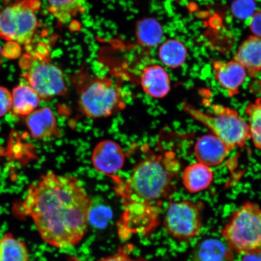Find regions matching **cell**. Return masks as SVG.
<instances>
[{
    "instance_id": "6da1fadb",
    "label": "cell",
    "mask_w": 261,
    "mask_h": 261,
    "mask_svg": "<svg viewBox=\"0 0 261 261\" xmlns=\"http://www.w3.org/2000/svg\"><path fill=\"white\" fill-rule=\"evenodd\" d=\"M92 205L76 177L48 172L29 187L20 210L31 218L45 243L64 249L86 236Z\"/></svg>"
},
{
    "instance_id": "7a4b0ae2",
    "label": "cell",
    "mask_w": 261,
    "mask_h": 261,
    "mask_svg": "<svg viewBox=\"0 0 261 261\" xmlns=\"http://www.w3.org/2000/svg\"><path fill=\"white\" fill-rule=\"evenodd\" d=\"M145 155L123 180L112 176L123 211L117 223L119 236L146 234L158 227L163 203L174 195L181 163L174 151H154L145 148Z\"/></svg>"
},
{
    "instance_id": "3957f363",
    "label": "cell",
    "mask_w": 261,
    "mask_h": 261,
    "mask_svg": "<svg viewBox=\"0 0 261 261\" xmlns=\"http://www.w3.org/2000/svg\"><path fill=\"white\" fill-rule=\"evenodd\" d=\"M19 60L21 76L41 99L65 96L68 92L63 70L52 63L50 50L45 43L26 45Z\"/></svg>"
},
{
    "instance_id": "277c9868",
    "label": "cell",
    "mask_w": 261,
    "mask_h": 261,
    "mask_svg": "<svg viewBox=\"0 0 261 261\" xmlns=\"http://www.w3.org/2000/svg\"><path fill=\"white\" fill-rule=\"evenodd\" d=\"M81 112L91 119L106 118L126 106L117 84L106 76L80 72L73 77Z\"/></svg>"
},
{
    "instance_id": "5b68a950",
    "label": "cell",
    "mask_w": 261,
    "mask_h": 261,
    "mask_svg": "<svg viewBox=\"0 0 261 261\" xmlns=\"http://www.w3.org/2000/svg\"><path fill=\"white\" fill-rule=\"evenodd\" d=\"M182 108L192 119L210 129L230 151L244 148L250 139L249 125L236 110L215 104L211 113H204L187 102Z\"/></svg>"
},
{
    "instance_id": "8992f818",
    "label": "cell",
    "mask_w": 261,
    "mask_h": 261,
    "mask_svg": "<svg viewBox=\"0 0 261 261\" xmlns=\"http://www.w3.org/2000/svg\"><path fill=\"white\" fill-rule=\"evenodd\" d=\"M221 232L233 252L244 254L261 249V208L246 201L233 212Z\"/></svg>"
},
{
    "instance_id": "52a82bcc",
    "label": "cell",
    "mask_w": 261,
    "mask_h": 261,
    "mask_svg": "<svg viewBox=\"0 0 261 261\" xmlns=\"http://www.w3.org/2000/svg\"><path fill=\"white\" fill-rule=\"evenodd\" d=\"M41 0H16L0 10V39L24 46L34 42Z\"/></svg>"
},
{
    "instance_id": "ba28073f",
    "label": "cell",
    "mask_w": 261,
    "mask_h": 261,
    "mask_svg": "<svg viewBox=\"0 0 261 261\" xmlns=\"http://www.w3.org/2000/svg\"><path fill=\"white\" fill-rule=\"evenodd\" d=\"M203 202L182 200L171 202L164 217L167 233L180 242H188L200 234L203 227Z\"/></svg>"
},
{
    "instance_id": "9c48e42d",
    "label": "cell",
    "mask_w": 261,
    "mask_h": 261,
    "mask_svg": "<svg viewBox=\"0 0 261 261\" xmlns=\"http://www.w3.org/2000/svg\"><path fill=\"white\" fill-rule=\"evenodd\" d=\"M91 160L96 171L112 177L123 168L125 154L118 143L104 140L94 147Z\"/></svg>"
},
{
    "instance_id": "30bf717a",
    "label": "cell",
    "mask_w": 261,
    "mask_h": 261,
    "mask_svg": "<svg viewBox=\"0 0 261 261\" xmlns=\"http://www.w3.org/2000/svg\"><path fill=\"white\" fill-rule=\"evenodd\" d=\"M215 80L227 91L228 96L233 97L240 93V88L246 80V69L238 62L212 61Z\"/></svg>"
},
{
    "instance_id": "8fae6325",
    "label": "cell",
    "mask_w": 261,
    "mask_h": 261,
    "mask_svg": "<svg viewBox=\"0 0 261 261\" xmlns=\"http://www.w3.org/2000/svg\"><path fill=\"white\" fill-rule=\"evenodd\" d=\"M230 151L224 143L212 134L201 136L194 146L198 162L211 168L221 165Z\"/></svg>"
},
{
    "instance_id": "7c38bea8",
    "label": "cell",
    "mask_w": 261,
    "mask_h": 261,
    "mask_svg": "<svg viewBox=\"0 0 261 261\" xmlns=\"http://www.w3.org/2000/svg\"><path fill=\"white\" fill-rule=\"evenodd\" d=\"M25 124L33 138L41 140L58 135L56 116L49 107L35 110L26 116Z\"/></svg>"
},
{
    "instance_id": "4fadbf2b",
    "label": "cell",
    "mask_w": 261,
    "mask_h": 261,
    "mask_svg": "<svg viewBox=\"0 0 261 261\" xmlns=\"http://www.w3.org/2000/svg\"><path fill=\"white\" fill-rule=\"evenodd\" d=\"M140 84L147 95L155 99L164 98L171 90L170 77L164 68L159 65L145 67Z\"/></svg>"
},
{
    "instance_id": "5bb4252c",
    "label": "cell",
    "mask_w": 261,
    "mask_h": 261,
    "mask_svg": "<svg viewBox=\"0 0 261 261\" xmlns=\"http://www.w3.org/2000/svg\"><path fill=\"white\" fill-rule=\"evenodd\" d=\"M233 252L217 238H206L196 245L192 253V261H233Z\"/></svg>"
},
{
    "instance_id": "9a60e30c",
    "label": "cell",
    "mask_w": 261,
    "mask_h": 261,
    "mask_svg": "<svg viewBox=\"0 0 261 261\" xmlns=\"http://www.w3.org/2000/svg\"><path fill=\"white\" fill-rule=\"evenodd\" d=\"M233 60L245 68L248 76L254 77L261 71V38L251 36L243 42Z\"/></svg>"
},
{
    "instance_id": "2e32d148",
    "label": "cell",
    "mask_w": 261,
    "mask_h": 261,
    "mask_svg": "<svg viewBox=\"0 0 261 261\" xmlns=\"http://www.w3.org/2000/svg\"><path fill=\"white\" fill-rule=\"evenodd\" d=\"M214 178V172L211 168L199 162L188 166L181 177L185 188L191 194L206 190L211 187Z\"/></svg>"
},
{
    "instance_id": "e0dca14e",
    "label": "cell",
    "mask_w": 261,
    "mask_h": 261,
    "mask_svg": "<svg viewBox=\"0 0 261 261\" xmlns=\"http://www.w3.org/2000/svg\"><path fill=\"white\" fill-rule=\"evenodd\" d=\"M88 0H47L48 11L58 23L65 25L84 14Z\"/></svg>"
},
{
    "instance_id": "ac0fdd59",
    "label": "cell",
    "mask_w": 261,
    "mask_h": 261,
    "mask_svg": "<svg viewBox=\"0 0 261 261\" xmlns=\"http://www.w3.org/2000/svg\"><path fill=\"white\" fill-rule=\"evenodd\" d=\"M12 110L16 115L27 116L34 112L41 100L38 93L29 85H19L13 89Z\"/></svg>"
},
{
    "instance_id": "d6986e66",
    "label": "cell",
    "mask_w": 261,
    "mask_h": 261,
    "mask_svg": "<svg viewBox=\"0 0 261 261\" xmlns=\"http://www.w3.org/2000/svg\"><path fill=\"white\" fill-rule=\"evenodd\" d=\"M163 36L162 26L155 19L145 18L137 22L136 37L141 46L149 48L158 46Z\"/></svg>"
},
{
    "instance_id": "ffe728a7",
    "label": "cell",
    "mask_w": 261,
    "mask_h": 261,
    "mask_svg": "<svg viewBox=\"0 0 261 261\" xmlns=\"http://www.w3.org/2000/svg\"><path fill=\"white\" fill-rule=\"evenodd\" d=\"M0 261H31L24 241L7 233L0 240Z\"/></svg>"
},
{
    "instance_id": "44dd1931",
    "label": "cell",
    "mask_w": 261,
    "mask_h": 261,
    "mask_svg": "<svg viewBox=\"0 0 261 261\" xmlns=\"http://www.w3.org/2000/svg\"><path fill=\"white\" fill-rule=\"evenodd\" d=\"M159 56L166 66L177 68L185 63L187 49L181 42L172 39L161 45L159 48Z\"/></svg>"
},
{
    "instance_id": "7402d4cb",
    "label": "cell",
    "mask_w": 261,
    "mask_h": 261,
    "mask_svg": "<svg viewBox=\"0 0 261 261\" xmlns=\"http://www.w3.org/2000/svg\"><path fill=\"white\" fill-rule=\"evenodd\" d=\"M245 113L249 120L250 139L254 147L261 151V96L248 104Z\"/></svg>"
},
{
    "instance_id": "603a6c76",
    "label": "cell",
    "mask_w": 261,
    "mask_h": 261,
    "mask_svg": "<svg viewBox=\"0 0 261 261\" xmlns=\"http://www.w3.org/2000/svg\"><path fill=\"white\" fill-rule=\"evenodd\" d=\"M256 4L254 0H234L231 5V11L241 20L251 17L255 12Z\"/></svg>"
},
{
    "instance_id": "cb8c5ba5",
    "label": "cell",
    "mask_w": 261,
    "mask_h": 261,
    "mask_svg": "<svg viewBox=\"0 0 261 261\" xmlns=\"http://www.w3.org/2000/svg\"><path fill=\"white\" fill-rule=\"evenodd\" d=\"M97 261H149L144 257H133L125 247H120L117 252Z\"/></svg>"
},
{
    "instance_id": "d4e9b609",
    "label": "cell",
    "mask_w": 261,
    "mask_h": 261,
    "mask_svg": "<svg viewBox=\"0 0 261 261\" xmlns=\"http://www.w3.org/2000/svg\"><path fill=\"white\" fill-rule=\"evenodd\" d=\"M12 108V93L4 87H0V117L5 116Z\"/></svg>"
},
{
    "instance_id": "484cf974",
    "label": "cell",
    "mask_w": 261,
    "mask_h": 261,
    "mask_svg": "<svg viewBox=\"0 0 261 261\" xmlns=\"http://www.w3.org/2000/svg\"><path fill=\"white\" fill-rule=\"evenodd\" d=\"M250 28L254 36L261 38V10L254 12L252 16Z\"/></svg>"
},
{
    "instance_id": "4316f807",
    "label": "cell",
    "mask_w": 261,
    "mask_h": 261,
    "mask_svg": "<svg viewBox=\"0 0 261 261\" xmlns=\"http://www.w3.org/2000/svg\"><path fill=\"white\" fill-rule=\"evenodd\" d=\"M242 261H261V249H257L244 253Z\"/></svg>"
},
{
    "instance_id": "83f0119b",
    "label": "cell",
    "mask_w": 261,
    "mask_h": 261,
    "mask_svg": "<svg viewBox=\"0 0 261 261\" xmlns=\"http://www.w3.org/2000/svg\"><path fill=\"white\" fill-rule=\"evenodd\" d=\"M250 89H252V91L256 89V91H261V80L255 81V82L252 84V86L250 87Z\"/></svg>"
},
{
    "instance_id": "f1b7e54d",
    "label": "cell",
    "mask_w": 261,
    "mask_h": 261,
    "mask_svg": "<svg viewBox=\"0 0 261 261\" xmlns=\"http://www.w3.org/2000/svg\"><path fill=\"white\" fill-rule=\"evenodd\" d=\"M3 55H2V48L1 46H0V64L2 63L3 61Z\"/></svg>"
}]
</instances>
